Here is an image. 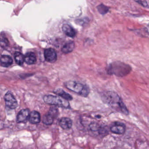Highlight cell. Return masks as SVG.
Returning <instances> with one entry per match:
<instances>
[{
    "mask_svg": "<svg viewBox=\"0 0 149 149\" xmlns=\"http://www.w3.org/2000/svg\"><path fill=\"white\" fill-rule=\"evenodd\" d=\"M104 102L118 112L125 115L129 114V111L121 97L117 93L113 91H108L102 95Z\"/></svg>",
    "mask_w": 149,
    "mask_h": 149,
    "instance_id": "cell-1",
    "label": "cell"
},
{
    "mask_svg": "<svg viewBox=\"0 0 149 149\" xmlns=\"http://www.w3.org/2000/svg\"><path fill=\"white\" fill-rule=\"evenodd\" d=\"M132 68L130 65L122 62L116 61L109 64L106 68L107 74L118 77L126 76L130 73Z\"/></svg>",
    "mask_w": 149,
    "mask_h": 149,
    "instance_id": "cell-2",
    "label": "cell"
},
{
    "mask_svg": "<svg viewBox=\"0 0 149 149\" xmlns=\"http://www.w3.org/2000/svg\"><path fill=\"white\" fill-rule=\"evenodd\" d=\"M65 86L70 90L84 97L88 96L90 93L88 87L75 81H68L65 83Z\"/></svg>",
    "mask_w": 149,
    "mask_h": 149,
    "instance_id": "cell-3",
    "label": "cell"
},
{
    "mask_svg": "<svg viewBox=\"0 0 149 149\" xmlns=\"http://www.w3.org/2000/svg\"><path fill=\"white\" fill-rule=\"evenodd\" d=\"M43 101L46 103L59 106L65 109H70V106L68 100L64 99L61 96L49 95L44 96Z\"/></svg>",
    "mask_w": 149,
    "mask_h": 149,
    "instance_id": "cell-4",
    "label": "cell"
},
{
    "mask_svg": "<svg viewBox=\"0 0 149 149\" xmlns=\"http://www.w3.org/2000/svg\"><path fill=\"white\" fill-rule=\"evenodd\" d=\"M110 131L114 134L122 135L124 134L125 132L126 126L124 124L121 122H114L111 125Z\"/></svg>",
    "mask_w": 149,
    "mask_h": 149,
    "instance_id": "cell-5",
    "label": "cell"
},
{
    "mask_svg": "<svg viewBox=\"0 0 149 149\" xmlns=\"http://www.w3.org/2000/svg\"><path fill=\"white\" fill-rule=\"evenodd\" d=\"M4 98L7 107L12 109H14L17 108L18 105V102L12 93L7 92L4 96Z\"/></svg>",
    "mask_w": 149,
    "mask_h": 149,
    "instance_id": "cell-6",
    "label": "cell"
},
{
    "mask_svg": "<svg viewBox=\"0 0 149 149\" xmlns=\"http://www.w3.org/2000/svg\"><path fill=\"white\" fill-rule=\"evenodd\" d=\"M45 60L48 62L54 63L57 60V54L55 50L53 48L47 49L44 51Z\"/></svg>",
    "mask_w": 149,
    "mask_h": 149,
    "instance_id": "cell-7",
    "label": "cell"
},
{
    "mask_svg": "<svg viewBox=\"0 0 149 149\" xmlns=\"http://www.w3.org/2000/svg\"><path fill=\"white\" fill-rule=\"evenodd\" d=\"M29 110L28 109H23L19 111L17 116V122L18 123H25L29 118L30 115Z\"/></svg>",
    "mask_w": 149,
    "mask_h": 149,
    "instance_id": "cell-8",
    "label": "cell"
},
{
    "mask_svg": "<svg viewBox=\"0 0 149 149\" xmlns=\"http://www.w3.org/2000/svg\"><path fill=\"white\" fill-rule=\"evenodd\" d=\"M41 116L40 113L36 111H33L30 112L29 121L33 124H36L40 123Z\"/></svg>",
    "mask_w": 149,
    "mask_h": 149,
    "instance_id": "cell-9",
    "label": "cell"
},
{
    "mask_svg": "<svg viewBox=\"0 0 149 149\" xmlns=\"http://www.w3.org/2000/svg\"><path fill=\"white\" fill-rule=\"evenodd\" d=\"M72 121L70 118L67 117H63L60 119L59 125L63 130H69L72 126Z\"/></svg>",
    "mask_w": 149,
    "mask_h": 149,
    "instance_id": "cell-10",
    "label": "cell"
},
{
    "mask_svg": "<svg viewBox=\"0 0 149 149\" xmlns=\"http://www.w3.org/2000/svg\"><path fill=\"white\" fill-rule=\"evenodd\" d=\"M13 60L11 56L8 55H2L1 57V65L4 68L10 67L13 63Z\"/></svg>",
    "mask_w": 149,
    "mask_h": 149,
    "instance_id": "cell-11",
    "label": "cell"
},
{
    "mask_svg": "<svg viewBox=\"0 0 149 149\" xmlns=\"http://www.w3.org/2000/svg\"><path fill=\"white\" fill-rule=\"evenodd\" d=\"M62 30L64 33L70 37L73 38L76 35V32L74 29L71 26L68 24H64L62 27Z\"/></svg>",
    "mask_w": 149,
    "mask_h": 149,
    "instance_id": "cell-12",
    "label": "cell"
},
{
    "mask_svg": "<svg viewBox=\"0 0 149 149\" xmlns=\"http://www.w3.org/2000/svg\"><path fill=\"white\" fill-rule=\"evenodd\" d=\"M25 62L28 65L35 64L36 62L35 54L33 52H29L25 56Z\"/></svg>",
    "mask_w": 149,
    "mask_h": 149,
    "instance_id": "cell-13",
    "label": "cell"
},
{
    "mask_svg": "<svg viewBox=\"0 0 149 149\" xmlns=\"http://www.w3.org/2000/svg\"><path fill=\"white\" fill-rule=\"evenodd\" d=\"M75 48L74 42L73 41H69L64 44L62 48V51L65 54L71 53Z\"/></svg>",
    "mask_w": 149,
    "mask_h": 149,
    "instance_id": "cell-14",
    "label": "cell"
},
{
    "mask_svg": "<svg viewBox=\"0 0 149 149\" xmlns=\"http://www.w3.org/2000/svg\"><path fill=\"white\" fill-rule=\"evenodd\" d=\"M54 92L56 95L68 101H71L73 99V97L71 95L65 92L62 89H57Z\"/></svg>",
    "mask_w": 149,
    "mask_h": 149,
    "instance_id": "cell-15",
    "label": "cell"
},
{
    "mask_svg": "<svg viewBox=\"0 0 149 149\" xmlns=\"http://www.w3.org/2000/svg\"><path fill=\"white\" fill-rule=\"evenodd\" d=\"M14 58L16 63L19 66H22L25 62V56L20 52L15 53Z\"/></svg>",
    "mask_w": 149,
    "mask_h": 149,
    "instance_id": "cell-16",
    "label": "cell"
},
{
    "mask_svg": "<svg viewBox=\"0 0 149 149\" xmlns=\"http://www.w3.org/2000/svg\"><path fill=\"white\" fill-rule=\"evenodd\" d=\"M54 118L49 113L45 114L42 117V123L46 125H51L54 122Z\"/></svg>",
    "mask_w": 149,
    "mask_h": 149,
    "instance_id": "cell-17",
    "label": "cell"
},
{
    "mask_svg": "<svg viewBox=\"0 0 149 149\" xmlns=\"http://www.w3.org/2000/svg\"><path fill=\"white\" fill-rule=\"evenodd\" d=\"M103 125H100L97 123L93 122L91 123L89 125V128L91 131L94 132H97L99 134L100 130Z\"/></svg>",
    "mask_w": 149,
    "mask_h": 149,
    "instance_id": "cell-18",
    "label": "cell"
},
{
    "mask_svg": "<svg viewBox=\"0 0 149 149\" xmlns=\"http://www.w3.org/2000/svg\"><path fill=\"white\" fill-rule=\"evenodd\" d=\"M97 9H98L99 13L102 15H104L107 13L109 10V8L104 5H99L97 7Z\"/></svg>",
    "mask_w": 149,
    "mask_h": 149,
    "instance_id": "cell-19",
    "label": "cell"
},
{
    "mask_svg": "<svg viewBox=\"0 0 149 149\" xmlns=\"http://www.w3.org/2000/svg\"><path fill=\"white\" fill-rule=\"evenodd\" d=\"M48 113L51 115L54 118H55L58 116L59 111H58V109L57 108H55V107H52V108H50Z\"/></svg>",
    "mask_w": 149,
    "mask_h": 149,
    "instance_id": "cell-20",
    "label": "cell"
},
{
    "mask_svg": "<svg viewBox=\"0 0 149 149\" xmlns=\"http://www.w3.org/2000/svg\"><path fill=\"white\" fill-rule=\"evenodd\" d=\"M9 44V42L8 40L6 38L3 37V38L1 37V46L2 47L5 48L8 46Z\"/></svg>",
    "mask_w": 149,
    "mask_h": 149,
    "instance_id": "cell-21",
    "label": "cell"
},
{
    "mask_svg": "<svg viewBox=\"0 0 149 149\" xmlns=\"http://www.w3.org/2000/svg\"><path fill=\"white\" fill-rule=\"evenodd\" d=\"M135 1L143 6L146 7L147 6V2L146 0H135Z\"/></svg>",
    "mask_w": 149,
    "mask_h": 149,
    "instance_id": "cell-22",
    "label": "cell"
}]
</instances>
